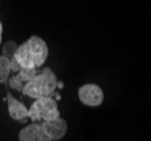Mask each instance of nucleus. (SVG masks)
<instances>
[{"instance_id":"obj_1","label":"nucleus","mask_w":151,"mask_h":141,"mask_svg":"<svg viewBox=\"0 0 151 141\" xmlns=\"http://www.w3.org/2000/svg\"><path fill=\"white\" fill-rule=\"evenodd\" d=\"M49 57V47L43 39L33 35L26 42L19 45L15 59L20 69H37L45 63Z\"/></svg>"},{"instance_id":"obj_2","label":"nucleus","mask_w":151,"mask_h":141,"mask_svg":"<svg viewBox=\"0 0 151 141\" xmlns=\"http://www.w3.org/2000/svg\"><path fill=\"white\" fill-rule=\"evenodd\" d=\"M57 87L58 79L54 72L49 67H45L35 76L33 80L25 83L22 93L31 98L38 99L42 97L53 96Z\"/></svg>"},{"instance_id":"obj_3","label":"nucleus","mask_w":151,"mask_h":141,"mask_svg":"<svg viewBox=\"0 0 151 141\" xmlns=\"http://www.w3.org/2000/svg\"><path fill=\"white\" fill-rule=\"evenodd\" d=\"M28 117L33 123L41 120L43 122L52 121L60 117L57 101L52 96L35 99V102L31 105V109H28Z\"/></svg>"},{"instance_id":"obj_4","label":"nucleus","mask_w":151,"mask_h":141,"mask_svg":"<svg viewBox=\"0 0 151 141\" xmlns=\"http://www.w3.org/2000/svg\"><path fill=\"white\" fill-rule=\"evenodd\" d=\"M78 96L82 104L96 107L99 106L104 101V93L99 86L95 83H86L82 85L78 90Z\"/></svg>"},{"instance_id":"obj_5","label":"nucleus","mask_w":151,"mask_h":141,"mask_svg":"<svg viewBox=\"0 0 151 141\" xmlns=\"http://www.w3.org/2000/svg\"><path fill=\"white\" fill-rule=\"evenodd\" d=\"M42 128L44 130L46 135L50 138L51 140H60L65 135L68 131V124L67 121L61 117H58L52 121H46L41 123Z\"/></svg>"},{"instance_id":"obj_6","label":"nucleus","mask_w":151,"mask_h":141,"mask_svg":"<svg viewBox=\"0 0 151 141\" xmlns=\"http://www.w3.org/2000/svg\"><path fill=\"white\" fill-rule=\"evenodd\" d=\"M18 138L19 141H52L38 123H32L22 129Z\"/></svg>"},{"instance_id":"obj_7","label":"nucleus","mask_w":151,"mask_h":141,"mask_svg":"<svg viewBox=\"0 0 151 141\" xmlns=\"http://www.w3.org/2000/svg\"><path fill=\"white\" fill-rule=\"evenodd\" d=\"M6 101L8 103V112L9 116L19 122H26V119L28 117V109H26V106L22 102H19L18 99H16L15 97L10 94L7 93Z\"/></svg>"},{"instance_id":"obj_8","label":"nucleus","mask_w":151,"mask_h":141,"mask_svg":"<svg viewBox=\"0 0 151 141\" xmlns=\"http://www.w3.org/2000/svg\"><path fill=\"white\" fill-rule=\"evenodd\" d=\"M36 75H37L36 69H20L18 73L9 78L8 83L13 89L17 90V91H23L25 83L33 80Z\"/></svg>"},{"instance_id":"obj_9","label":"nucleus","mask_w":151,"mask_h":141,"mask_svg":"<svg viewBox=\"0 0 151 141\" xmlns=\"http://www.w3.org/2000/svg\"><path fill=\"white\" fill-rule=\"evenodd\" d=\"M10 72H12L10 60L0 55V83L7 85L10 78Z\"/></svg>"},{"instance_id":"obj_10","label":"nucleus","mask_w":151,"mask_h":141,"mask_svg":"<svg viewBox=\"0 0 151 141\" xmlns=\"http://www.w3.org/2000/svg\"><path fill=\"white\" fill-rule=\"evenodd\" d=\"M17 49H18V45H17L16 42H14V41H7L6 43L4 44V46H2V49H1L2 57L12 60L15 57Z\"/></svg>"},{"instance_id":"obj_11","label":"nucleus","mask_w":151,"mask_h":141,"mask_svg":"<svg viewBox=\"0 0 151 141\" xmlns=\"http://www.w3.org/2000/svg\"><path fill=\"white\" fill-rule=\"evenodd\" d=\"M10 67H12V71H13V72L18 73L19 71H20V65H19V63L17 62V60L15 59V57L10 60Z\"/></svg>"},{"instance_id":"obj_12","label":"nucleus","mask_w":151,"mask_h":141,"mask_svg":"<svg viewBox=\"0 0 151 141\" xmlns=\"http://www.w3.org/2000/svg\"><path fill=\"white\" fill-rule=\"evenodd\" d=\"M1 41H2V24L0 22V43H1Z\"/></svg>"},{"instance_id":"obj_13","label":"nucleus","mask_w":151,"mask_h":141,"mask_svg":"<svg viewBox=\"0 0 151 141\" xmlns=\"http://www.w3.org/2000/svg\"><path fill=\"white\" fill-rule=\"evenodd\" d=\"M58 88H59V89H62L63 88V81H58Z\"/></svg>"},{"instance_id":"obj_14","label":"nucleus","mask_w":151,"mask_h":141,"mask_svg":"<svg viewBox=\"0 0 151 141\" xmlns=\"http://www.w3.org/2000/svg\"><path fill=\"white\" fill-rule=\"evenodd\" d=\"M54 95H55V101H60L61 99V96L59 94H54Z\"/></svg>"}]
</instances>
